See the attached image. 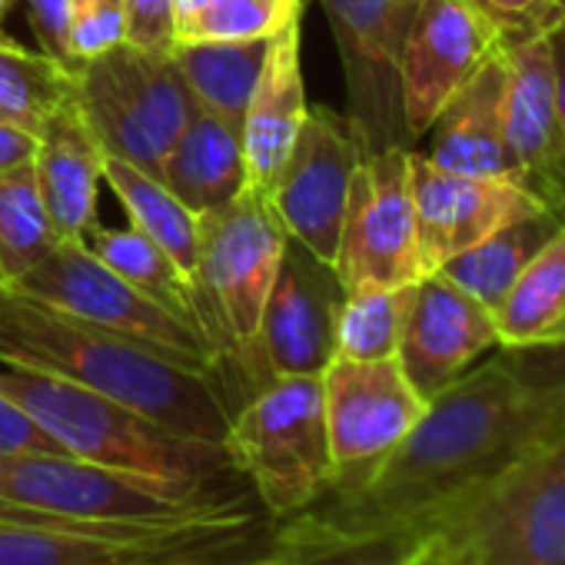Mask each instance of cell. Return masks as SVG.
<instances>
[{
    "label": "cell",
    "instance_id": "cell-1",
    "mask_svg": "<svg viewBox=\"0 0 565 565\" xmlns=\"http://www.w3.org/2000/svg\"><path fill=\"white\" fill-rule=\"evenodd\" d=\"M565 436V383H532L505 353L433 396L356 486L276 522L279 542H403L469 492Z\"/></svg>",
    "mask_w": 565,
    "mask_h": 565
},
{
    "label": "cell",
    "instance_id": "cell-2",
    "mask_svg": "<svg viewBox=\"0 0 565 565\" xmlns=\"http://www.w3.org/2000/svg\"><path fill=\"white\" fill-rule=\"evenodd\" d=\"M0 360L77 383L180 436L226 446L230 409L213 376L11 287L0 294Z\"/></svg>",
    "mask_w": 565,
    "mask_h": 565
},
{
    "label": "cell",
    "instance_id": "cell-3",
    "mask_svg": "<svg viewBox=\"0 0 565 565\" xmlns=\"http://www.w3.org/2000/svg\"><path fill=\"white\" fill-rule=\"evenodd\" d=\"M0 393L18 399L64 452L140 479L180 502L243 499V476L223 443L180 436L107 396L0 360Z\"/></svg>",
    "mask_w": 565,
    "mask_h": 565
},
{
    "label": "cell",
    "instance_id": "cell-4",
    "mask_svg": "<svg viewBox=\"0 0 565 565\" xmlns=\"http://www.w3.org/2000/svg\"><path fill=\"white\" fill-rule=\"evenodd\" d=\"M287 239L290 233L282 230L269 196L253 186L200 216L193 282L203 307V333L216 350V386L230 413L266 386L253 363V343Z\"/></svg>",
    "mask_w": 565,
    "mask_h": 565
},
{
    "label": "cell",
    "instance_id": "cell-5",
    "mask_svg": "<svg viewBox=\"0 0 565 565\" xmlns=\"http://www.w3.org/2000/svg\"><path fill=\"white\" fill-rule=\"evenodd\" d=\"M443 565H565V436L403 539Z\"/></svg>",
    "mask_w": 565,
    "mask_h": 565
},
{
    "label": "cell",
    "instance_id": "cell-6",
    "mask_svg": "<svg viewBox=\"0 0 565 565\" xmlns=\"http://www.w3.org/2000/svg\"><path fill=\"white\" fill-rule=\"evenodd\" d=\"M226 449L273 522L320 502L337 479L323 376L269 380L230 413Z\"/></svg>",
    "mask_w": 565,
    "mask_h": 565
},
{
    "label": "cell",
    "instance_id": "cell-7",
    "mask_svg": "<svg viewBox=\"0 0 565 565\" xmlns=\"http://www.w3.org/2000/svg\"><path fill=\"white\" fill-rule=\"evenodd\" d=\"M74 100L104 157L127 160L150 177L200 110L170 51L127 41L84 64Z\"/></svg>",
    "mask_w": 565,
    "mask_h": 565
},
{
    "label": "cell",
    "instance_id": "cell-8",
    "mask_svg": "<svg viewBox=\"0 0 565 565\" xmlns=\"http://www.w3.org/2000/svg\"><path fill=\"white\" fill-rule=\"evenodd\" d=\"M0 499L87 525H193L246 522L259 515L249 499L180 502L167 492L84 462L71 452L0 456Z\"/></svg>",
    "mask_w": 565,
    "mask_h": 565
},
{
    "label": "cell",
    "instance_id": "cell-9",
    "mask_svg": "<svg viewBox=\"0 0 565 565\" xmlns=\"http://www.w3.org/2000/svg\"><path fill=\"white\" fill-rule=\"evenodd\" d=\"M11 290L34 297L67 317L150 343L177 363L216 380V353L203 330L137 290L81 239H61L47 259L11 282Z\"/></svg>",
    "mask_w": 565,
    "mask_h": 565
},
{
    "label": "cell",
    "instance_id": "cell-10",
    "mask_svg": "<svg viewBox=\"0 0 565 565\" xmlns=\"http://www.w3.org/2000/svg\"><path fill=\"white\" fill-rule=\"evenodd\" d=\"M333 269L347 294L419 282V236L409 147L366 153L350 180Z\"/></svg>",
    "mask_w": 565,
    "mask_h": 565
},
{
    "label": "cell",
    "instance_id": "cell-11",
    "mask_svg": "<svg viewBox=\"0 0 565 565\" xmlns=\"http://www.w3.org/2000/svg\"><path fill=\"white\" fill-rule=\"evenodd\" d=\"M347 77V117L366 153L406 147L399 57L419 0H320Z\"/></svg>",
    "mask_w": 565,
    "mask_h": 565
},
{
    "label": "cell",
    "instance_id": "cell-12",
    "mask_svg": "<svg viewBox=\"0 0 565 565\" xmlns=\"http://www.w3.org/2000/svg\"><path fill=\"white\" fill-rule=\"evenodd\" d=\"M343 300L347 290L333 263L290 236L253 343L259 380L323 376L337 360V320Z\"/></svg>",
    "mask_w": 565,
    "mask_h": 565
},
{
    "label": "cell",
    "instance_id": "cell-13",
    "mask_svg": "<svg viewBox=\"0 0 565 565\" xmlns=\"http://www.w3.org/2000/svg\"><path fill=\"white\" fill-rule=\"evenodd\" d=\"M323 406L337 479L347 489L366 479L416 426L426 399L406 380L399 360H333L323 370Z\"/></svg>",
    "mask_w": 565,
    "mask_h": 565
},
{
    "label": "cell",
    "instance_id": "cell-14",
    "mask_svg": "<svg viewBox=\"0 0 565 565\" xmlns=\"http://www.w3.org/2000/svg\"><path fill=\"white\" fill-rule=\"evenodd\" d=\"M363 157V137L347 114L310 107L287 163L269 186L282 230L327 263L337 259L350 180Z\"/></svg>",
    "mask_w": 565,
    "mask_h": 565
},
{
    "label": "cell",
    "instance_id": "cell-15",
    "mask_svg": "<svg viewBox=\"0 0 565 565\" xmlns=\"http://www.w3.org/2000/svg\"><path fill=\"white\" fill-rule=\"evenodd\" d=\"M499 51V28L472 0H419L399 57L403 124L409 140L426 137L456 90Z\"/></svg>",
    "mask_w": 565,
    "mask_h": 565
},
{
    "label": "cell",
    "instance_id": "cell-16",
    "mask_svg": "<svg viewBox=\"0 0 565 565\" xmlns=\"http://www.w3.org/2000/svg\"><path fill=\"white\" fill-rule=\"evenodd\" d=\"M409 180L416 203L419 263L426 276L495 230L545 213V206L509 177L449 173L416 150H409Z\"/></svg>",
    "mask_w": 565,
    "mask_h": 565
},
{
    "label": "cell",
    "instance_id": "cell-17",
    "mask_svg": "<svg viewBox=\"0 0 565 565\" xmlns=\"http://www.w3.org/2000/svg\"><path fill=\"white\" fill-rule=\"evenodd\" d=\"M492 347H499V333L486 303L459 290L443 273H429L416 282L396 360L426 403L469 373Z\"/></svg>",
    "mask_w": 565,
    "mask_h": 565
},
{
    "label": "cell",
    "instance_id": "cell-18",
    "mask_svg": "<svg viewBox=\"0 0 565 565\" xmlns=\"http://www.w3.org/2000/svg\"><path fill=\"white\" fill-rule=\"evenodd\" d=\"M505 147L515 183H522L558 223H565V124L555 104L548 41L509 44Z\"/></svg>",
    "mask_w": 565,
    "mask_h": 565
},
{
    "label": "cell",
    "instance_id": "cell-19",
    "mask_svg": "<svg viewBox=\"0 0 565 565\" xmlns=\"http://www.w3.org/2000/svg\"><path fill=\"white\" fill-rule=\"evenodd\" d=\"M300 18L303 11L290 14L269 38L266 64L243 117L246 186L266 196L276 173L287 163L310 110L307 87H303V61H300Z\"/></svg>",
    "mask_w": 565,
    "mask_h": 565
},
{
    "label": "cell",
    "instance_id": "cell-20",
    "mask_svg": "<svg viewBox=\"0 0 565 565\" xmlns=\"http://www.w3.org/2000/svg\"><path fill=\"white\" fill-rule=\"evenodd\" d=\"M505 97L509 64L505 51H499L439 110L426 130L433 137L426 157L449 173L515 180L505 147Z\"/></svg>",
    "mask_w": 565,
    "mask_h": 565
},
{
    "label": "cell",
    "instance_id": "cell-21",
    "mask_svg": "<svg viewBox=\"0 0 565 565\" xmlns=\"http://www.w3.org/2000/svg\"><path fill=\"white\" fill-rule=\"evenodd\" d=\"M34 173L61 239H84L97 226L104 150L97 147L77 100H64L38 130Z\"/></svg>",
    "mask_w": 565,
    "mask_h": 565
},
{
    "label": "cell",
    "instance_id": "cell-22",
    "mask_svg": "<svg viewBox=\"0 0 565 565\" xmlns=\"http://www.w3.org/2000/svg\"><path fill=\"white\" fill-rule=\"evenodd\" d=\"M157 180L196 216L226 206L246 186L243 127L200 107L167 150Z\"/></svg>",
    "mask_w": 565,
    "mask_h": 565
},
{
    "label": "cell",
    "instance_id": "cell-23",
    "mask_svg": "<svg viewBox=\"0 0 565 565\" xmlns=\"http://www.w3.org/2000/svg\"><path fill=\"white\" fill-rule=\"evenodd\" d=\"M273 38V34H269ZM269 38L246 41H177L173 61L193 90L196 104L236 127H243L249 97L266 64Z\"/></svg>",
    "mask_w": 565,
    "mask_h": 565
},
{
    "label": "cell",
    "instance_id": "cell-24",
    "mask_svg": "<svg viewBox=\"0 0 565 565\" xmlns=\"http://www.w3.org/2000/svg\"><path fill=\"white\" fill-rule=\"evenodd\" d=\"M558 226H565V223H558L548 210L515 220V223L495 230L492 236H486L482 243L462 249L459 256L443 263L436 273H443L459 290H466L469 297H476L479 303L495 310L515 282V276L555 236Z\"/></svg>",
    "mask_w": 565,
    "mask_h": 565
},
{
    "label": "cell",
    "instance_id": "cell-25",
    "mask_svg": "<svg viewBox=\"0 0 565 565\" xmlns=\"http://www.w3.org/2000/svg\"><path fill=\"white\" fill-rule=\"evenodd\" d=\"M104 183H110V190L124 203L130 226L140 230L147 239H153L180 266V273L193 279L196 246H200V216L186 210L157 177L143 173L140 167L127 160L104 157Z\"/></svg>",
    "mask_w": 565,
    "mask_h": 565
},
{
    "label": "cell",
    "instance_id": "cell-26",
    "mask_svg": "<svg viewBox=\"0 0 565 565\" xmlns=\"http://www.w3.org/2000/svg\"><path fill=\"white\" fill-rule=\"evenodd\" d=\"M94 256H100L114 273H120L137 290L163 303L170 313L183 317L196 330H203V307L193 279L180 273V266L140 230L134 226H90L81 239ZM206 337V333H203ZM216 353V350H213Z\"/></svg>",
    "mask_w": 565,
    "mask_h": 565
},
{
    "label": "cell",
    "instance_id": "cell-27",
    "mask_svg": "<svg viewBox=\"0 0 565 565\" xmlns=\"http://www.w3.org/2000/svg\"><path fill=\"white\" fill-rule=\"evenodd\" d=\"M499 350L532 347L565 320V226L529 259L492 310Z\"/></svg>",
    "mask_w": 565,
    "mask_h": 565
},
{
    "label": "cell",
    "instance_id": "cell-28",
    "mask_svg": "<svg viewBox=\"0 0 565 565\" xmlns=\"http://www.w3.org/2000/svg\"><path fill=\"white\" fill-rule=\"evenodd\" d=\"M74 94V74L44 51H28L0 34V124L38 134L41 124Z\"/></svg>",
    "mask_w": 565,
    "mask_h": 565
},
{
    "label": "cell",
    "instance_id": "cell-29",
    "mask_svg": "<svg viewBox=\"0 0 565 565\" xmlns=\"http://www.w3.org/2000/svg\"><path fill=\"white\" fill-rule=\"evenodd\" d=\"M61 243L44 206L34 163L0 173V276L21 279Z\"/></svg>",
    "mask_w": 565,
    "mask_h": 565
},
{
    "label": "cell",
    "instance_id": "cell-30",
    "mask_svg": "<svg viewBox=\"0 0 565 565\" xmlns=\"http://www.w3.org/2000/svg\"><path fill=\"white\" fill-rule=\"evenodd\" d=\"M413 294L416 282H409V287H373L347 294L337 320V356L393 360L403 340Z\"/></svg>",
    "mask_w": 565,
    "mask_h": 565
},
{
    "label": "cell",
    "instance_id": "cell-31",
    "mask_svg": "<svg viewBox=\"0 0 565 565\" xmlns=\"http://www.w3.org/2000/svg\"><path fill=\"white\" fill-rule=\"evenodd\" d=\"M160 548H173V545H140V542L67 532V529L0 525V565H97L107 558L147 555Z\"/></svg>",
    "mask_w": 565,
    "mask_h": 565
},
{
    "label": "cell",
    "instance_id": "cell-32",
    "mask_svg": "<svg viewBox=\"0 0 565 565\" xmlns=\"http://www.w3.org/2000/svg\"><path fill=\"white\" fill-rule=\"evenodd\" d=\"M276 552H279L276 522L266 512H259L246 525H236L226 532H210L173 548L107 558L97 565H273Z\"/></svg>",
    "mask_w": 565,
    "mask_h": 565
},
{
    "label": "cell",
    "instance_id": "cell-33",
    "mask_svg": "<svg viewBox=\"0 0 565 565\" xmlns=\"http://www.w3.org/2000/svg\"><path fill=\"white\" fill-rule=\"evenodd\" d=\"M303 0H213L196 18L177 28V41H246L269 38Z\"/></svg>",
    "mask_w": 565,
    "mask_h": 565
},
{
    "label": "cell",
    "instance_id": "cell-34",
    "mask_svg": "<svg viewBox=\"0 0 565 565\" xmlns=\"http://www.w3.org/2000/svg\"><path fill=\"white\" fill-rule=\"evenodd\" d=\"M127 41V14L120 0H74L71 54L84 71L87 61L120 47Z\"/></svg>",
    "mask_w": 565,
    "mask_h": 565
},
{
    "label": "cell",
    "instance_id": "cell-35",
    "mask_svg": "<svg viewBox=\"0 0 565 565\" xmlns=\"http://www.w3.org/2000/svg\"><path fill=\"white\" fill-rule=\"evenodd\" d=\"M273 565H406V545L403 542H307V545L279 542Z\"/></svg>",
    "mask_w": 565,
    "mask_h": 565
},
{
    "label": "cell",
    "instance_id": "cell-36",
    "mask_svg": "<svg viewBox=\"0 0 565 565\" xmlns=\"http://www.w3.org/2000/svg\"><path fill=\"white\" fill-rule=\"evenodd\" d=\"M472 4L499 28L502 47L545 38L565 18L562 0H472Z\"/></svg>",
    "mask_w": 565,
    "mask_h": 565
},
{
    "label": "cell",
    "instance_id": "cell-37",
    "mask_svg": "<svg viewBox=\"0 0 565 565\" xmlns=\"http://www.w3.org/2000/svg\"><path fill=\"white\" fill-rule=\"evenodd\" d=\"M28 18L34 24L41 51L57 61L67 74H81L74 54H71V18H74V0H24Z\"/></svg>",
    "mask_w": 565,
    "mask_h": 565
},
{
    "label": "cell",
    "instance_id": "cell-38",
    "mask_svg": "<svg viewBox=\"0 0 565 565\" xmlns=\"http://www.w3.org/2000/svg\"><path fill=\"white\" fill-rule=\"evenodd\" d=\"M127 44L147 51H173L177 44V0H124Z\"/></svg>",
    "mask_w": 565,
    "mask_h": 565
},
{
    "label": "cell",
    "instance_id": "cell-39",
    "mask_svg": "<svg viewBox=\"0 0 565 565\" xmlns=\"http://www.w3.org/2000/svg\"><path fill=\"white\" fill-rule=\"evenodd\" d=\"M64 452V446L8 393H0V456Z\"/></svg>",
    "mask_w": 565,
    "mask_h": 565
},
{
    "label": "cell",
    "instance_id": "cell-40",
    "mask_svg": "<svg viewBox=\"0 0 565 565\" xmlns=\"http://www.w3.org/2000/svg\"><path fill=\"white\" fill-rule=\"evenodd\" d=\"M505 360L532 383H565V320L532 347L502 350Z\"/></svg>",
    "mask_w": 565,
    "mask_h": 565
},
{
    "label": "cell",
    "instance_id": "cell-41",
    "mask_svg": "<svg viewBox=\"0 0 565 565\" xmlns=\"http://www.w3.org/2000/svg\"><path fill=\"white\" fill-rule=\"evenodd\" d=\"M0 525H38V529H67V532H87V535H110V529H97V525H87V522H67V519H57V515H44L38 509H28V505H18L11 499H0Z\"/></svg>",
    "mask_w": 565,
    "mask_h": 565
},
{
    "label": "cell",
    "instance_id": "cell-42",
    "mask_svg": "<svg viewBox=\"0 0 565 565\" xmlns=\"http://www.w3.org/2000/svg\"><path fill=\"white\" fill-rule=\"evenodd\" d=\"M34 153H38V134L0 124V173L34 163Z\"/></svg>",
    "mask_w": 565,
    "mask_h": 565
},
{
    "label": "cell",
    "instance_id": "cell-43",
    "mask_svg": "<svg viewBox=\"0 0 565 565\" xmlns=\"http://www.w3.org/2000/svg\"><path fill=\"white\" fill-rule=\"evenodd\" d=\"M548 41V61H552V84H555V104L565 124V18L545 34Z\"/></svg>",
    "mask_w": 565,
    "mask_h": 565
},
{
    "label": "cell",
    "instance_id": "cell-44",
    "mask_svg": "<svg viewBox=\"0 0 565 565\" xmlns=\"http://www.w3.org/2000/svg\"><path fill=\"white\" fill-rule=\"evenodd\" d=\"M213 0H177V28L183 24V21H190V18H196L203 8H210Z\"/></svg>",
    "mask_w": 565,
    "mask_h": 565
},
{
    "label": "cell",
    "instance_id": "cell-45",
    "mask_svg": "<svg viewBox=\"0 0 565 565\" xmlns=\"http://www.w3.org/2000/svg\"><path fill=\"white\" fill-rule=\"evenodd\" d=\"M406 545V542H403ZM406 565H443V562H429V558H419V555H413L409 548H406Z\"/></svg>",
    "mask_w": 565,
    "mask_h": 565
},
{
    "label": "cell",
    "instance_id": "cell-46",
    "mask_svg": "<svg viewBox=\"0 0 565 565\" xmlns=\"http://www.w3.org/2000/svg\"><path fill=\"white\" fill-rule=\"evenodd\" d=\"M18 4V0H0V24H4V18L11 14V8Z\"/></svg>",
    "mask_w": 565,
    "mask_h": 565
},
{
    "label": "cell",
    "instance_id": "cell-47",
    "mask_svg": "<svg viewBox=\"0 0 565 565\" xmlns=\"http://www.w3.org/2000/svg\"><path fill=\"white\" fill-rule=\"evenodd\" d=\"M4 290H8V279H4V276H0V294H4Z\"/></svg>",
    "mask_w": 565,
    "mask_h": 565
},
{
    "label": "cell",
    "instance_id": "cell-48",
    "mask_svg": "<svg viewBox=\"0 0 565 565\" xmlns=\"http://www.w3.org/2000/svg\"><path fill=\"white\" fill-rule=\"evenodd\" d=\"M120 4H124V0H120Z\"/></svg>",
    "mask_w": 565,
    "mask_h": 565
},
{
    "label": "cell",
    "instance_id": "cell-49",
    "mask_svg": "<svg viewBox=\"0 0 565 565\" xmlns=\"http://www.w3.org/2000/svg\"><path fill=\"white\" fill-rule=\"evenodd\" d=\"M562 4H565V0H562Z\"/></svg>",
    "mask_w": 565,
    "mask_h": 565
}]
</instances>
